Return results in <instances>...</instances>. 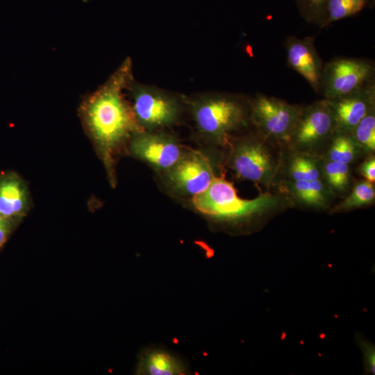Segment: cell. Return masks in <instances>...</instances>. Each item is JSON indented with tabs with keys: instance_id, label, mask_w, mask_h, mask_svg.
<instances>
[{
	"instance_id": "30bf717a",
	"label": "cell",
	"mask_w": 375,
	"mask_h": 375,
	"mask_svg": "<svg viewBox=\"0 0 375 375\" xmlns=\"http://www.w3.org/2000/svg\"><path fill=\"white\" fill-rule=\"evenodd\" d=\"M335 131L333 111L325 99L303 108L289 144L299 149H311Z\"/></svg>"
},
{
	"instance_id": "8fae6325",
	"label": "cell",
	"mask_w": 375,
	"mask_h": 375,
	"mask_svg": "<svg viewBox=\"0 0 375 375\" xmlns=\"http://www.w3.org/2000/svg\"><path fill=\"white\" fill-rule=\"evenodd\" d=\"M327 100L333 111L335 132L351 134L358 124L374 106V87L368 84L348 95Z\"/></svg>"
},
{
	"instance_id": "6da1fadb",
	"label": "cell",
	"mask_w": 375,
	"mask_h": 375,
	"mask_svg": "<svg viewBox=\"0 0 375 375\" xmlns=\"http://www.w3.org/2000/svg\"><path fill=\"white\" fill-rule=\"evenodd\" d=\"M131 60L127 59L103 85L83 101L79 109L112 185L115 183V155L135 133L143 131L124 94L131 81Z\"/></svg>"
},
{
	"instance_id": "d4e9b609",
	"label": "cell",
	"mask_w": 375,
	"mask_h": 375,
	"mask_svg": "<svg viewBox=\"0 0 375 375\" xmlns=\"http://www.w3.org/2000/svg\"><path fill=\"white\" fill-rule=\"evenodd\" d=\"M365 357L367 369L372 372L374 371V353L372 346L365 345Z\"/></svg>"
},
{
	"instance_id": "5bb4252c",
	"label": "cell",
	"mask_w": 375,
	"mask_h": 375,
	"mask_svg": "<svg viewBox=\"0 0 375 375\" xmlns=\"http://www.w3.org/2000/svg\"><path fill=\"white\" fill-rule=\"evenodd\" d=\"M135 372L143 375H183L190 371L187 363L170 351L149 347L139 355Z\"/></svg>"
},
{
	"instance_id": "5b68a950",
	"label": "cell",
	"mask_w": 375,
	"mask_h": 375,
	"mask_svg": "<svg viewBox=\"0 0 375 375\" xmlns=\"http://www.w3.org/2000/svg\"><path fill=\"white\" fill-rule=\"evenodd\" d=\"M228 165L242 180L269 186L278 170V162L266 144L255 138H244L229 144Z\"/></svg>"
},
{
	"instance_id": "3957f363",
	"label": "cell",
	"mask_w": 375,
	"mask_h": 375,
	"mask_svg": "<svg viewBox=\"0 0 375 375\" xmlns=\"http://www.w3.org/2000/svg\"><path fill=\"white\" fill-rule=\"evenodd\" d=\"M191 113L199 135L208 143L226 147L234 133L247 125L249 111L238 99L209 95L192 100Z\"/></svg>"
},
{
	"instance_id": "8992f818",
	"label": "cell",
	"mask_w": 375,
	"mask_h": 375,
	"mask_svg": "<svg viewBox=\"0 0 375 375\" xmlns=\"http://www.w3.org/2000/svg\"><path fill=\"white\" fill-rule=\"evenodd\" d=\"M303 107L263 94L251 102L249 120L263 136L289 144Z\"/></svg>"
},
{
	"instance_id": "4fadbf2b",
	"label": "cell",
	"mask_w": 375,
	"mask_h": 375,
	"mask_svg": "<svg viewBox=\"0 0 375 375\" xmlns=\"http://www.w3.org/2000/svg\"><path fill=\"white\" fill-rule=\"evenodd\" d=\"M30 207V192L23 178L14 172L1 173L0 215L19 222Z\"/></svg>"
},
{
	"instance_id": "d6986e66",
	"label": "cell",
	"mask_w": 375,
	"mask_h": 375,
	"mask_svg": "<svg viewBox=\"0 0 375 375\" xmlns=\"http://www.w3.org/2000/svg\"><path fill=\"white\" fill-rule=\"evenodd\" d=\"M374 183L366 180L355 184L351 193L333 209V212H341L367 206L372 203L375 199Z\"/></svg>"
},
{
	"instance_id": "7a4b0ae2",
	"label": "cell",
	"mask_w": 375,
	"mask_h": 375,
	"mask_svg": "<svg viewBox=\"0 0 375 375\" xmlns=\"http://www.w3.org/2000/svg\"><path fill=\"white\" fill-rule=\"evenodd\" d=\"M192 203L208 219L231 225L251 220L283 204L281 197L270 193L253 199H242L233 184L222 176L216 177L204 192L192 198Z\"/></svg>"
},
{
	"instance_id": "2e32d148",
	"label": "cell",
	"mask_w": 375,
	"mask_h": 375,
	"mask_svg": "<svg viewBox=\"0 0 375 375\" xmlns=\"http://www.w3.org/2000/svg\"><path fill=\"white\" fill-rule=\"evenodd\" d=\"M369 0H325L320 20L324 24L354 15L362 10Z\"/></svg>"
},
{
	"instance_id": "ffe728a7",
	"label": "cell",
	"mask_w": 375,
	"mask_h": 375,
	"mask_svg": "<svg viewBox=\"0 0 375 375\" xmlns=\"http://www.w3.org/2000/svg\"><path fill=\"white\" fill-rule=\"evenodd\" d=\"M360 149L367 153L375 150V113L373 106L351 134Z\"/></svg>"
},
{
	"instance_id": "e0dca14e",
	"label": "cell",
	"mask_w": 375,
	"mask_h": 375,
	"mask_svg": "<svg viewBox=\"0 0 375 375\" xmlns=\"http://www.w3.org/2000/svg\"><path fill=\"white\" fill-rule=\"evenodd\" d=\"M322 167L319 160L307 153H298L290 160L288 173L293 181H310L319 179Z\"/></svg>"
},
{
	"instance_id": "ba28073f",
	"label": "cell",
	"mask_w": 375,
	"mask_h": 375,
	"mask_svg": "<svg viewBox=\"0 0 375 375\" xmlns=\"http://www.w3.org/2000/svg\"><path fill=\"white\" fill-rule=\"evenodd\" d=\"M130 154L144 162L160 174L171 169L186 149L174 135L159 131H142L128 143Z\"/></svg>"
},
{
	"instance_id": "7c38bea8",
	"label": "cell",
	"mask_w": 375,
	"mask_h": 375,
	"mask_svg": "<svg viewBox=\"0 0 375 375\" xmlns=\"http://www.w3.org/2000/svg\"><path fill=\"white\" fill-rule=\"evenodd\" d=\"M286 50L289 67L301 75L318 92L323 67L313 39L309 37L303 39L290 37L286 42Z\"/></svg>"
},
{
	"instance_id": "603a6c76",
	"label": "cell",
	"mask_w": 375,
	"mask_h": 375,
	"mask_svg": "<svg viewBox=\"0 0 375 375\" xmlns=\"http://www.w3.org/2000/svg\"><path fill=\"white\" fill-rule=\"evenodd\" d=\"M18 223L0 215V247L6 242L10 234Z\"/></svg>"
},
{
	"instance_id": "ac0fdd59",
	"label": "cell",
	"mask_w": 375,
	"mask_h": 375,
	"mask_svg": "<svg viewBox=\"0 0 375 375\" xmlns=\"http://www.w3.org/2000/svg\"><path fill=\"white\" fill-rule=\"evenodd\" d=\"M360 149L351 134L337 132L328 151V160L349 165L355 160Z\"/></svg>"
},
{
	"instance_id": "9c48e42d",
	"label": "cell",
	"mask_w": 375,
	"mask_h": 375,
	"mask_svg": "<svg viewBox=\"0 0 375 375\" xmlns=\"http://www.w3.org/2000/svg\"><path fill=\"white\" fill-rule=\"evenodd\" d=\"M374 72L365 60L342 58L331 60L323 68L321 86L326 99L351 94L369 84Z\"/></svg>"
},
{
	"instance_id": "7402d4cb",
	"label": "cell",
	"mask_w": 375,
	"mask_h": 375,
	"mask_svg": "<svg viewBox=\"0 0 375 375\" xmlns=\"http://www.w3.org/2000/svg\"><path fill=\"white\" fill-rule=\"evenodd\" d=\"M303 14L320 20L325 0H297Z\"/></svg>"
},
{
	"instance_id": "52a82bcc",
	"label": "cell",
	"mask_w": 375,
	"mask_h": 375,
	"mask_svg": "<svg viewBox=\"0 0 375 375\" xmlns=\"http://www.w3.org/2000/svg\"><path fill=\"white\" fill-rule=\"evenodd\" d=\"M132 110L143 131H159L178 121L181 105L174 96L156 88L131 85Z\"/></svg>"
},
{
	"instance_id": "44dd1931",
	"label": "cell",
	"mask_w": 375,
	"mask_h": 375,
	"mask_svg": "<svg viewBox=\"0 0 375 375\" xmlns=\"http://www.w3.org/2000/svg\"><path fill=\"white\" fill-rule=\"evenodd\" d=\"M322 172L328 186L337 191L344 190L349 183L350 170L348 164L326 161Z\"/></svg>"
},
{
	"instance_id": "277c9868",
	"label": "cell",
	"mask_w": 375,
	"mask_h": 375,
	"mask_svg": "<svg viewBox=\"0 0 375 375\" xmlns=\"http://www.w3.org/2000/svg\"><path fill=\"white\" fill-rule=\"evenodd\" d=\"M216 165L208 152L188 149L182 158L161 176L172 194L193 198L204 192L217 177Z\"/></svg>"
},
{
	"instance_id": "cb8c5ba5",
	"label": "cell",
	"mask_w": 375,
	"mask_h": 375,
	"mask_svg": "<svg viewBox=\"0 0 375 375\" xmlns=\"http://www.w3.org/2000/svg\"><path fill=\"white\" fill-rule=\"evenodd\" d=\"M358 171L365 180L372 183L375 181V158L371 156L359 167Z\"/></svg>"
},
{
	"instance_id": "9a60e30c",
	"label": "cell",
	"mask_w": 375,
	"mask_h": 375,
	"mask_svg": "<svg viewBox=\"0 0 375 375\" xmlns=\"http://www.w3.org/2000/svg\"><path fill=\"white\" fill-rule=\"evenodd\" d=\"M287 188L294 199L305 206L322 208L331 199V192L321 178L310 181H290Z\"/></svg>"
}]
</instances>
